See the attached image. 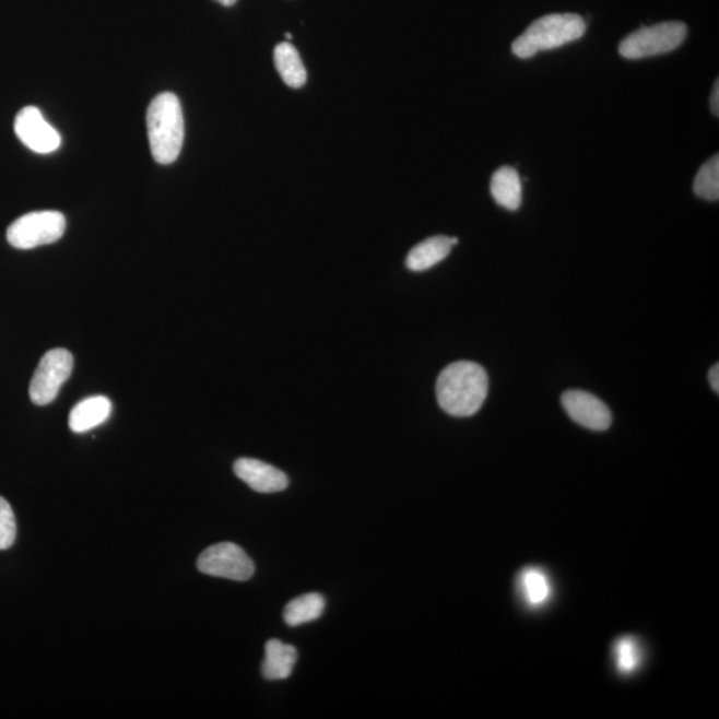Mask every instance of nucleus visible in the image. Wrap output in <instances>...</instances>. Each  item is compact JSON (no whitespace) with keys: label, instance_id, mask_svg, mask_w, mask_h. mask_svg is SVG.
Segmentation results:
<instances>
[{"label":"nucleus","instance_id":"obj_9","mask_svg":"<svg viewBox=\"0 0 719 719\" xmlns=\"http://www.w3.org/2000/svg\"><path fill=\"white\" fill-rule=\"evenodd\" d=\"M564 410L573 422L590 431H606L612 425V413L605 402L585 391H568L561 398Z\"/></svg>","mask_w":719,"mask_h":719},{"label":"nucleus","instance_id":"obj_1","mask_svg":"<svg viewBox=\"0 0 719 719\" xmlns=\"http://www.w3.org/2000/svg\"><path fill=\"white\" fill-rule=\"evenodd\" d=\"M490 379L486 370L473 362L448 365L436 382V396L441 410L455 417H469L484 405Z\"/></svg>","mask_w":719,"mask_h":719},{"label":"nucleus","instance_id":"obj_23","mask_svg":"<svg viewBox=\"0 0 719 719\" xmlns=\"http://www.w3.org/2000/svg\"><path fill=\"white\" fill-rule=\"evenodd\" d=\"M216 2L222 3L223 5H234L237 0H216Z\"/></svg>","mask_w":719,"mask_h":719},{"label":"nucleus","instance_id":"obj_20","mask_svg":"<svg viewBox=\"0 0 719 719\" xmlns=\"http://www.w3.org/2000/svg\"><path fill=\"white\" fill-rule=\"evenodd\" d=\"M16 539V521L11 505L0 497V551L9 550Z\"/></svg>","mask_w":719,"mask_h":719},{"label":"nucleus","instance_id":"obj_4","mask_svg":"<svg viewBox=\"0 0 719 719\" xmlns=\"http://www.w3.org/2000/svg\"><path fill=\"white\" fill-rule=\"evenodd\" d=\"M686 35L685 23H658L626 36L620 45V54L626 59H643L672 52L684 43Z\"/></svg>","mask_w":719,"mask_h":719},{"label":"nucleus","instance_id":"obj_6","mask_svg":"<svg viewBox=\"0 0 719 719\" xmlns=\"http://www.w3.org/2000/svg\"><path fill=\"white\" fill-rule=\"evenodd\" d=\"M74 369V357L63 349L48 351L42 357L30 384V399L35 405L50 404Z\"/></svg>","mask_w":719,"mask_h":719},{"label":"nucleus","instance_id":"obj_16","mask_svg":"<svg viewBox=\"0 0 719 719\" xmlns=\"http://www.w3.org/2000/svg\"><path fill=\"white\" fill-rule=\"evenodd\" d=\"M326 609L325 597L309 593L292 600L284 609V621L288 626H300L320 618Z\"/></svg>","mask_w":719,"mask_h":719},{"label":"nucleus","instance_id":"obj_10","mask_svg":"<svg viewBox=\"0 0 719 719\" xmlns=\"http://www.w3.org/2000/svg\"><path fill=\"white\" fill-rule=\"evenodd\" d=\"M234 471L237 478L259 493H276L286 490L288 478L280 469L255 459H239Z\"/></svg>","mask_w":719,"mask_h":719},{"label":"nucleus","instance_id":"obj_21","mask_svg":"<svg viewBox=\"0 0 719 719\" xmlns=\"http://www.w3.org/2000/svg\"><path fill=\"white\" fill-rule=\"evenodd\" d=\"M710 107H711V113L715 114L716 117H718L719 115V82L718 81L715 84V89H712Z\"/></svg>","mask_w":719,"mask_h":719},{"label":"nucleus","instance_id":"obj_19","mask_svg":"<svg viewBox=\"0 0 719 719\" xmlns=\"http://www.w3.org/2000/svg\"><path fill=\"white\" fill-rule=\"evenodd\" d=\"M615 662L621 673H633L641 663V648L638 641L632 637L618 639L614 648Z\"/></svg>","mask_w":719,"mask_h":719},{"label":"nucleus","instance_id":"obj_13","mask_svg":"<svg viewBox=\"0 0 719 719\" xmlns=\"http://www.w3.org/2000/svg\"><path fill=\"white\" fill-rule=\"evenodd\" d=\"M297 651L294 646L270 639L266 645V658L261 672L271 681L286 680L296 665Z\"/></svg>","mask_w":719,"mask_h":719},{"label":"nucleus","instance_id":"obj_14","mask_svg":"<svg viewBox=\"0 0 719 719\" xmlns=\"http://www.w3.org/2000/svg\"><path fill=\"white\" fill-rule=\"evenodd\" d=\"M492 197L498 205L509 211H517L522 203V185L519 173L511 167L496 170L491 181Z\"/></svg>","mask_w":719,"mask_h":719},{"label":"nucleus","instance_id":"obj_12","mask_svg":"<svg viewBox=\"0 0 719 719\" xmlns=\"http://www.w3.org/2000/svg\"><path fill=\"white\" fill-rule=\"evenodd\" d=\"M111 411V401L105 396H93V398L82 400L72 408L69 417L70 429L75 434H85V432L106 423Z\"/></svg>","mask_w":719,"mask_h":719},{"label":"nucleus","instance_id":"obj_17","mask_svg":"<svg viewBox=\"0 0 719 719\" xmlns=\"http://www.w3.org/2000/svg\"><path fill=\"white\" fill-rule=\"evenodd\" d=\"M519 587L523 601L533 608H540L551 599L552 585L544 570L527 568L521 571Z\"/></svg>","mask_w":719,"mask_h":719},{"label":"nucleus","instance_id":"obj_2","mask_svg":"<svg viewBox=\"0 0 719 719\" xmlns=\"http://www.w3.org/2000/svg\"><path fill=\"white\" fill-rule=\"evenodd\" d=\"M148 130L152 157L164 166L178 161L185 142V118L178 96L163 93L151 102Z\"/></svg>","mask_w":719,"mask_h":719},{"label":"nucleus","instance_id":"obj_11","mask_svg":"<svg viewBox=\"0 0 719 719\" xmlns=\"http://www.w3.org/2000/svg\"><path fill=\"white\" fill-rule=\"evenodd\" d=\"M457 243H459L457 237L435 236L417 244L406 256L408 270L423 272L441 263L444 259L448 258Z\"/></svg>","mask_w":719,"mask_h":719},{"label":"nucleus","instance_id":"obj_7","mask_svg":"<svg viewBox=\"0 0 719 719\" xmlns=\"http://www.w3.org/2000/svg\"><path fill=\"white\" fill-rule=\"evenodd\" d=\"M198 569L212 577L247 581L254 576V561L234 542H221L205 550L198 559Z\"/></svg>","mask_w":719,"mask_h":719},{"label":"nucleus","instance_id":"obj_5","mask_svg":"<svg viewBox=\"0 0 719 719\" xmlns=\"http://www.w3.org/2000/svg\"><path fill=\"white\" fill-rule=\"evenodd\" d=\"M66 217L58 211L30 212L8 229V240L17 249H33L58 241L64 235Z\"/></svg>","mask_w":719,"mask_h":719},{"label":"nucleus","instance_id":"obj_3","mask_svg":"<svg viewBox=\"0 0 719 719\" xmlns=\"http://www.w3.org/2000/svg\"><path fill=\"white\" fill-rule=\"evenodd\" d=\"M587 24L576 14H551L540 17L511 45V51L521 59L540 51L553 50L582 38Z\"/></svg>","mask_w":719,"mask_h":719},{"label":"nucleus","instance_id":"obj_18","mask_svg":"<svg viewBox=\"0 0 719 719\" xmlns=\"http://www.w3.org/2000/svg\"><path fill=\"white\" fill-rule=\"evenodd\" d=\"M694 192L700 199L717 201L719 199V157L715 155L703 164L694 180Z\"/></svg>","mask_w":719,"mask_h":719},{"label":"nucleus","instance_id":"obj_22","mask_svg":"<svg viewBox=\"0 0 719 719\" xmlns=\"http://www.w3.org/2000/svg\"><path fill=\"white\" fill-rule=\"evenodd\" d=\"M709 381L710 386L712 388V391H715L717 394L719 393V367L718 364L715 365V367H711L709 372Z\"/></svg>","mask_w":719,"mask_h":719},{"label":"nucleus","instance_id":"obj_15","mask_svg":"<svg viewBox=\"0 0 719 719\" xmlns=\"http://www.w3.org/2000/svg\"><path fill=\"white\" fill-rule=\"evenodd\" d=\"M275 66L283 82L292 89H300L307 82V71L300 58V54L288 42L276 46Z\"/></svg>","mask_w":719,"mask_h":719},{"label":"nucleus","instance_id":"obj_8","mask_svg":"<svg viewBox=\"0 0 719 719\" xmlns=\"http://www.w3.org/2000/svg\"><path fill=\"white\" fill-rule=\"evenodd\" d=\"M14 128L21 142L36 154H51L62 143L59 132L47 123L36 107L23 108L16 115Z\"/></svg>","mask_w":719,"mask_h":719}]
</instances>
